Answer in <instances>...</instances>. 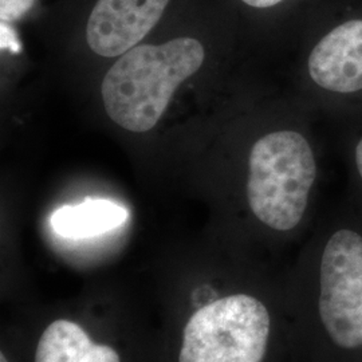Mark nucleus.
<instances>
[{"label":"nucleus","instance_id":"20e7f679","mask_svg":"<svg viewBox=\"0 0 362 362\" xmlns=\"http://www.w3.org/2000/svg\"><path fill=\"white\" fill-rule=\"evenodd\" d=\"M274 313L252 293H235L199 309L184 330L179 362H266Z\"/></svg>","mask_w":362,"mask_h":362},{"label":"nucleus","instance_id":"0eeeda50","mask_svg":"<svg viewBox=\"0 0 362 362\" xmlns=\"http://www.w3.org/2000/svg\"><path fill=\"white\" fill-rule=\"evenodd\" d=\"M35 362H121L116 350L97 345L76 322L57 320L40 337Z\"/></svg>","mask_w":362,"mask_h":362},{"label":"nucleus","instance_id":"ddd939ff","mask_svg":"<svg viewBox=\"0 0 362 362\" xmlns=\"http://www.w3.org/2000/svg\"><path fill=\"white\" fill-rule=\"evenodd\" d=\"M0 362H8L7 360H6V357H4V354H1L0 356Z\"/></svg>","mask_w":362,"mask_h":362},{"label":"nucleus","instance_id":"9b49d317","mask_svg":"<svg viewBox=\"0 0 362 362\" xmlns=\"http://www.w3.org/2000/svg\"><path fill=\"white\" fill-rule=\"evenodd\" d=\"M242 1H245L246 4L251 7H255V8H269L272 6L279 4L284 0H242Z\"/></svg>","mask_w":362,"mask_h":362},{"label":"nucleus","instance_id":"f03ea898","mask_svg":"<svg viewBox=\"0 0 362 362\" xmlns=\"http://www.w3.org/2000/svg\"><path fill=\"white\" fill-rule=\"evenodd\" d=\"M206 52L194 38L143 45L122 54L106 73L101 93L105 110L124 129H152L173 93L202 67Z\"/></svg>","mask_w":362,"mask_h":362},{"label":"nucleus","instance_id":"7ed1b4c3","mask_svg":"<svg viewBox=\"0 0 362 362\" xmlns=\"http://www.w3.org/2000/svg\"><path fill=\"white\" fill-rule=\"evenodd\" d=\"M315 177L313 151L299 133H270L251 149L248 207L266 227L291 231L305 218Z\"/></svg>","mask_w":362,"mask_h":362},{"label":"nucleus","instance_id":"f257e3e1","mask_svg":"<svg viewBox=\"0 0 362 362\" xmlns=\"http://www.w3.org/2000/svg\"><path fill=\"white\" fill-rule=\"evenodd\" d=\"M311 362H362V233L338 227L299 286Z\"/></svg>","mask_w":362,"mask_h":362},{"label":"nucleus","instance_id":"6e6552de","mask_svg":"<svg viewBox=\"0 0 362 362\" xmlns=\"http://www.w3.org/2000/svg\"><path fill=\"white\" fill-rule=\"evenodd\" d=\"M128 219L127 208L110 200L88 199L77 206H64L52 215V230L69 239H86L109 233Z\"/></svg>","mask_w":362,"mask_h":362},{"label":"nucleus","instance_id":"1a4fd4ad","mask_svg":"<svg viewBox=\"0 0 362 362\" xmlns=\"http://www.w3.org/2000/svg\"><path fill=\"white\" fill-rule=\"evenodd\" d=\"M34 0H1V21H15L27 13Z\"/></svg>","mask_w":362,"mask_h":362},{"label":"nucleus","instance_id":"9d476101","mask_svg":"<svg viewBox=\"0 0 362 362\" xmlns=\"http://www.w3.org/2000/svg\"><path fill=\"white\" fill-rule=\"evenodd\" d=\"M11 49L13 52H19V46L13 39V33L10 31L4 23L1 25V49Z\"/></svg>","mask_w":362,"mask_h":362},{"label":"nucleus","instance_id":"423d86ee","mask_svg":"<svg viewBox=\"0 0 362 362\" xmlns=\"http://www.w3.org/2000/svg\"><path fill=\"white\" fill-rule=\"evenodd\" d=\"M309 73L326 90H362V21H349L321 39L311 52Z\"/></svg>","mask_w":362,"mask_h":362},{"label":"nucleus","instance_id":"39448f33","mask_svg":"<svg viewBox=\"0 0 362 362\" xmlns=\"http://www.w3.org/2000/svg\"><path fill=\"white\" fill-rule=\"evenodd\" d=\"M169 0H98L91 10L86 39L105 58L122 55L158 23Z\"/></svg>","mask_w":362,"mask_h":362},{"label":"nucleus","instance_id":"f8f14e48","mask_svg":"<svg viewBox=\"0 0 362 362\" xmlns=\"http://www.w3.org/2000/svg\"><path fill=\"white\" fill-rule=\"evenodd\" d=\"M356 163H357V168H358V173L361 176L362 179V140L360 144L357 145V149H356Z\"/></svg>","mask_w":362,"mask_h":362}]
</instances>
